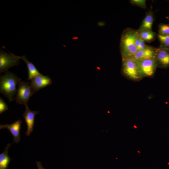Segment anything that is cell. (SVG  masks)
I'll use <instances>...</instances> for the list:
<instances>
[{"instance_id": "2e32d148", "label": "cell", "mask_w": 169, "mask_h": 169, "mask_svg": "<svg viewBox=\"0 0 169 169\" xmlns=\"http://www.w3.org/2000/svg\"><path fill=\"white\" fill-rule=\"evenodd\" d=\"M157 36L161 44L160 47L169 49V35L158 34Z\"/></svg>"}, {"instance_id": "ba28073f", "label": "cell", "mask_w": 169, "mask_h": 169, "mask_svg": "<svg viewBox=\"0 0 169 169\" xmlns=\"http://www.w3.org/2000/svg\"><path fill=\"white\" fill-rule=\"evenodd\" d=\"M154 59L157 67H167L169 66V49L161 47L156 48Z\"/></svg>"}, {"instance_id": "8fae6325", "label": "cell", "mask_w": 169, "mask_h": 169, "mask_svg": "<svg viewBox=\"0 0 169 169\" xmlns=\"http://www.w3.org/2000/svg\"><path fill=\"white\" fill-rule=\"evenodd\" d=\"M156 49L147 46L145 49L138 51L131 57L136 60L154 58Z\"/></svg>"}, {"instance_id": "9c48e42d", "label": "cell", "mask_w": 169, "mask_h": 169, "mask_svg": "<svg viewBox=\"0 0 169 169\" xmlns=\"http://www.w3.org/2000/svg\"><path fill=\"white\" fill-rule=\"evenodd\" d=\"M22 123V121L18 120L10 124L0 125V129H8L13 136V143H18L20 140V131Z\"/></svg>"}, {"instance_id": "7a4b0ae2", "label": "cell", "mask_w": 169, "mask_h": 169, "mask_svg": "<svg viewBox=\"0 0 169 169\" xmlns=\"http://www.w3.org/2000/svg\"><path fill=\"white\" fill-rule=\"evenodd\" d=\"M21 82V79L13 73L5 72L0 78V93L7 97L9 102L13 100L17 92V85Z\"/></svg>"}, {"instance_id": "52a82bcc", "label": "cell", "mask_w": 169, "mask_h": 169, "mask_svg": "<svg viewBox=\"0 0 169 169\" xmlns=\"http://www.w3.org/2000/svg\"><path fill=\"white\" fill-rule=\"evenodd\" d=\"M31 80L30 85L34 94L52 83V80L49 77L42 74L34 77Z\"/></svg>"}, {"instance_id": "e0dca14e", "label": "cell", "mask_w": 169, "mask_h": 169, "mask_svg": "<svg viewBox=\"0 0 169 169\" xmlns=\"http://www.w3.org/2000/svg\"><path fill=\"white\" fill-rule=\"evenodd\" d=\"M159 34L163 35H169V24L160 23L158 26Z\"/></svg>"}, {"instance_id": "277c9868", "label": "cell", "mask_w": 169, "mask_h": 169, "mask_svg": "<svg viewBox=\"0 0 169 169\" xmlns=\"http://www.w3.org/2000/svg\"><path fill=\"white\" fill-rule=\"evenodd\" d=\"M33 94L30 84L21 81L18 84L15 99L16 102L19 104L28 105L27 104L30 98Z\"/></svg>"}, {"instance_id": "7402d4cb", "label": "cell", "mask_w": 169, "mask_h": 169, "mask_svg": "<svg viewBox=\"0 0 169 169\" xmlns=\"http://www.w3.org/2000/svg\"><path fill=\"white\" fill-rule=\"evenodd\" d=\"M36 163L38 169H45L43 167L40 162L36 161Z\"/></svg>"}, {"instance_id": "5b68a950", "label": "cell", "mask_w": 169, "mask_h": 169, "mask_svg": "<svg viewBox=\"0 0 169 169\" xmlns=\"http://www.w3.org/2000/svg\"><path fill=\"white\" fill-rule=\"evenodd\" d=\"M20 59V56L13 54L8 53L1 50L0 52V72H6L10 68L18 65Z\"/></svg>"}, {"instance_id": "7c38bea8", "label": "cell", "mask_w": 169, "mask_h": 169, "mask_svg": "<svg viewBox=\"0 0 169 169\" xmlns=\"http://www.w3.org/2000/svg\"><path fill=\"white\" fill-rule=\"evenodd\" d=\"M20 59L23 60L27 66L28 72V80H31L34 77L42 74L38 71L35 65L27 59L24 55L20 56Z\"/></svg>"}, {"instance_id": "cb8c5ba5", "label": "cell", "mask_w": 169, "mask_h": 169, "mask_svg": "<svg viewBox=\"0 0 169 169\" xmlns=\"http://www.w3.org/2000/svg\"><path fill=\"white\" fill-rule=\"evenodd\" d=\"M134 127L135 128H136V126H134Z\"/></svg>"}, {"instance_id": "d6986e66", "label": "cell", "mask_w": 169, "mask_h": 169, "mask_svg": "<svg viewBox=\"0 0 169 169\" xmlns=\"http://www.w3.org/2000/svg\"><path fill=\"white\" fill-rule=\"evenodd\" d=\"M8 110L7 105L5 103L3 99L0 98V114H1L4 111Z\"/></svg>"}, {"instance_id": "6da1fadb", "label": "cell", "mask_w": 169, "mask_h": 169, "mask_svg": "<svg viewBox=\"0 0 169 169\" xmlns=\"http://www.w3.org/2000/svg\"><path fill=\"white\" fill-rule=\"evenodd\" d=\"M138 35V30L131 28H126L123 32L120 44L122 61L132 56L138 51L135 44Z\"/></svg>"}, {"instance_id": "9a60e30c", "label": "cell", "mask_w": 169, "mask_h": 169, "mask_svg": "<svg viewBox=\"0 0 169 169\" xmlns=\"http://www.w3.org/2000/svg\"><path fill=\"white\" fill-rule=\"evenodd\" d=\"M138 31L139 37L145 42H150L155 38L156 34L152 30L142 29Z\"/></svg>"}, {"instance_id": "4fadbf2b", "label": "cell", "mask_w": 169, "mask_h": 169, "mask_svg": "<svg viewBox=\"0 0 169 169\" xmlns=\"http://www.w3.org/2000/svg\"><path fill=\"white\" fill-rule=\"evenodd\" d=\"M11 144H8L4 151L0 154V169H7L11 161L8 153Z\"/></svg>"}, {"instance_id": "603a6c76", "label": "cell", "mask_w": 169, "mask_h": 169, "mask_svg": "<svg viewBox=\"0 0 169 169\" xmlns=\"http://www.w3.org/2000/svg\"><path fill=\"white\" fill-rule=\"evenodd\" d=\"M166 18L167 19V20L169 21V16H167L166 17Z\"/></svg>"}, {"instance_id": "5bb4252c", "label": "cell", "mask_w": 169, "mask_h": 169, "mask_svg": "<svg viewBox=\"0 0 169 169\" xmlns=\"http://www.w3.org/2000/svg\"><path fill=\"white\" fill-rule=\"evenodd\" d=\"M154 18L153 12L151 11L148 12L138 30L148 29L152 30V27L153 22Z\"/></svg>"}, {"instance_id": "ffe728a7", "label": "cell", "mask_w": 169, "mask_h": 169, "mask_svg": "<svg viewBox=\"0 0 169 169\" xmlns=\"http://www.w3.org/2000/svg\"><path fill=\"white\" fill-rule=\"evenodd\" d=\"M140 44V38L138 35L135 40V44L137 48L138 49V51L141 50Z\"/></svg>"}, {"instance_id": "ac0fdd59", "label": "cell", "mask_w": 169, "mask_h": 169, "mask_svg": "<svg viewBox=\"0 0 169 169\" xmlns=\"http://www.w3.org/2000/svg\"><path fill=\"white\" fill-rule=\"evenodd\" d=\"M146 1L144 0H131L130 3L133 5L139 6L141 8H146Z\"/></svg>"}, {"instance_id": "3957f363", "label": "cell", "mask_w": 169, "mask_h": 169, "mask_svg": "<svg viewBox=\"0 0 169 169\" xmlns=\"http://www.w3.org/2000/svg\"><path fill=\"white\" fill-rule=\"evenodd\" d=\"M122 69L123 74L130 79L137 81L142 79L136 61L131 57L122 61Z\"/></svg>"}, {"instance_id": "30bf717a", "label": "cell", "mask_w": 169, "mask_h": 169, "mask_svg": "<svg viewBox=\"0 0 169 169\" xmlns=\"http://www.w3.org/2000/svg\"><path fill=\"white\" fill-rule=\"evenodd\" d=\"M25 110L23 114L27 125V131L26 135L29 136L33 131L34 126L35 116L38 113V111H33L31 110L28 105L25 106Z\"/></svg>"}, {"instance_id": "8992f818", "label": "cell", "mask_w": 169, "mask_h": 169, "mask_svg": "<svg viewBox=\"0 0 169 169\" xmlns=\"http://www.w3.org/2000/svg\"><path fill=\"white\" fill-rule=\"evenodd\" d=\"M140 74L142 78L150 77L154 74L157 66L154 58L136 60Z\"/></svg>"}, {"instance_id": "44dd1931", "label": "cell", "mask_w": 169, "mask_h": 169, "mask_svg": "<svg viewBox=\"0 0 169 169\" xmlns=\"http://www.w3.org/2000/svg\"><path fill=\"white\" fill-rule=\"evenodd\" d=\"M140 45L141 50L145 49L147 46L145 44V41L141 38Z\"/></svg>"}]
</instances>
